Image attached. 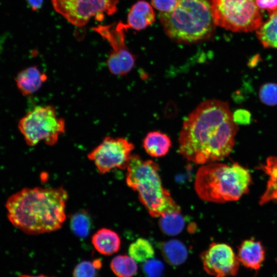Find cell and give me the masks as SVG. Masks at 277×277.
Wrapping results in <instances>:
<instances>
[{"instance_id":"obj_1","label":"cell","mask_w":277,"mask_h":277,"mask_svg":"<svg viewBox=\"0 0 277 277\" xmlns=\"http://www.w3.org/2000/svg\"><path fill=\"white\" fill-rule=\"evenodd\" d=\"M238 130L227 103L206 100L184 120L179 137V152L196 164L220 161L231 153Z\"/></svg>"},{"instance_id":"obj_2","label":"cell","mask_w":277,"mask_h":277,"mask_svg":"<svg viewBox=\"0 0 277 277\" xmlns=\"http://www.w3.org/2000/svg\"><path fill=\"white\" fill-rule=\"evenodd\" d=\"M67 191L58 188H25L7 200V217L13 225L29 234L55 231L66 219Z\"/></svg>"},{"instance_id":"obj_3","label":"cell","mask_w":277,"mask_h":277,"mask_svg":"<svg viewBox=\"0 0 277 277\" xmlns=\"http://www.w3.org/2000/svg\"><path fill=\"white\" fill-rule=\"evenodd\" d=\"M251 181L249 170L237 163L212 162L197 170L194 188L202 200L222 203L239 200L248 191Z\"/></svg>"},{"instance_id":"obj_4","label":"cell","mask_w":277,"mask_h":277,"mask_svg":"<svg viewBox=\"0 0 277 277\" xmlns=\"http://www.w3.org/2000/svg\"><path fill=\"white\" fill-rule=\"evenodd\" d=\"M212 0H178L171 11L161 12L162 26L171 38L183 43L205 40L212 35Z\"/></svg>"},{"instance_id":"obj_5","label":"cell","mask_w":277,"mask_h":277,"mask_svg":"<svg viewBox=\"0 0 277 277\" xmlns=\"http://www.w3.org/2000/svg\"><path fill=\"white\" fill-rule=\"evenodd\" d=\"M126 170L127 185L138 193L140 201L151 216L160 217L169 212H181L162 185L157 164L132 154Z\"/></svg>"},{"instance_id":"obj_6","label":"cell","mask_w":277,"mask_h":277,"mask_svg":"<svg viewBox=\"0 0 277 277\" xmlns=\"http://www.w3.org/2000/svg\"><path fill=\"white\" fill-rule=\"evenodd\" d=\"M214 24L233 32H251L263 23L255 0H212Z\"/></svg>"},{"instance_id":"obj_7","label":"cell","mask_w":277,"mask_h":277,"mask_svg":"<svg viewBox=\"0 0 277 277\" xmlns=\"http://www.w3.org/2000/svg\"><path fill=\"white\" fill-rule=\"evenodd\" d=\"M18 128L29 146H35L42 141L53 146L57 142L60 136L65 133V122L58 116L53 106H39L20 120Z\"/></svg>"},{"instance_id":"obj_8","label":"cell","mask_w":277,"mask_h":277,"mask_svg":"<svg viewBox=\"0 0 277 277\" xmlns=\"http://www.w3.org/2000/svg\"><path fill=\"white\" fill-rule=\"evenodd\" d=\"M119 0H51L54 10L72 25L82 27L92 18L103 21L114 14Z\"/></svg>"},{"instance_id":"obj_9","label":"cell","mask_w":277,"mask_h":277,"mask_svg":"<svg viewBox=\"0 0 277 277\" xmlns=\"http://www.w3.org/2000/svg\"><path fill=\"white\" fill-rule=\"evenodd\" d=\"M134 145L123 137L106 136L88 154L101 174H106L112 169H126L131 156Z\"/></svg>"},{"instance_id":"obj_10","label":"cell","mask_w":277,"mask_h":277,"mask_svg":"<svg viewBox=\"0 0 277 277\" xmlns=\"http://www.w3.org/2000/svg\"><path fill=\"white\" fill-rule=\"evenodd\" d=\"M205 271L214 277L235 275L240 263L232 248L224 243H211L200 254Z\"/></svg>"},{"instance_id":"obj_11","label":"cell","mask_w":277,"mask_h":277,"mask_svg":"<svg viewBox=\"0 0 277 277\" xmlns=\"http://www.w3.org/2000/svg\"><path fill=\"white\" fill-rule=\"evenodd\" d=\"M238 260L245 267L259 269L265 260V250L263 245L253 239L243 241L238 247Z\"/></svg>"},{"instance_id":"obj_12","label":"cell","mask_w":277,"mask_h":277,"mask_svg":"<svg viewBox=\"0 0 277 277\" xmlns=\"http://www.w3.org/2000/svg\"><path fill=\"white\" fill-rule=\"evenodd\" d=\"M155 13L151 5L143 0L138 1L130 8L125 23L126 28L141 30L155 21Z\"/></svg>"},{"instance_id":"obj_13","label":"cell","mask_w":277,"mask_h":277,"mask_svg":"<svg viewBox=\"0 0 277 277\" xmlns=\"http://www.w3.org/2000/svg\"><path fill=\"white\" fill-rule=\"evenodd\" d=\"M47 79V75L36 66L28 67L21 71L15 80L16 86L23 95L37 91Z\"/></svg>"},{"instance_id":"obj_14","label":"cell","mask_w":277,"mask_h":277,"mask_svg":"<svg viewBox=\"0 0 277 277\" xmlns=\"http://www.w3.org/2000/svg\"><path fill=\"white\" fill-rule=\"evenodd\" d=\"M135 56L126 47L116 51L111 50L107 60L109 71L116 75H124L133 68Z\"/></svg>"},{"instance_id":"obj_15","label":"cell","mask_w":277,"mask_h":277,"mask_svg":"<svg viewBox=\"0 0 277 277\" xmlns=\"http://www.w3.org/2000/svg\"><path fill=\"white\" fill-rule=\"evenodd\" d=\"M91 241L95 249L105 255H110L117 252L121 244L118 234L108 228L98 230L93 235Z\"/></svg>"},{"instance_id":"obj_16","label":"cell","mask_w":277,"mask_h":277,"mask_svg":"<svg viewBox=\"0 0 277 277\" xmlns=\"http://www.w3.org/2000/svg\"><path fill=\"white\" fill-rule=\"evenodd\" d=\"M145 151L151 156L162 157L169 151L171 141L166 134L159 131H151L147 134L143 142Z\"/></svg>"},{"instance_id":"obj_17","label":"cell","mask_w":277,"mask_h":277,"mask_svg":"<svg viewBox=\"0 0 277 277\" xmlns=\"http://www.w3.org/2000/svg\"><path fill=\"white\" fill-rule=\"evenodd\" d=\"M159 248L164 260L172 266H180L187 259V248L179 240L172 239L162 242L160 245Z\"/></svg>"},{"instance_id":"obj_18","label":"cell","mask_w":277,"mask_h":277,"mask_svg":"<svg viewBox=\"0 0 277 277\" xmlns=\"http://www.w3.org/2000/svg\"><path fill=\"white\" fill-rule=\"evenodd\" d=\"M269 12L268 19L256 30V35L265 48H277V9Z\"/></svg>"},{"instance_id":"obj_19","label":"cell","mask_w":277,"mask_h":277,"mask_svg":"<svg viewBox=\"0 0 277 277\" xmlns=\"http://www.w3.org/2000/svg\"><path fill=\"white\" fill-rule=\"evenodd\" d=\"M180 212H169L160 217L159 224L164 233L174 236L181 233L185 227V222Z\"/></svg>"},{"instance_id":"obj_20","label":"cell","mask_w":277,"mask_h":277,"mask_svg":"<svg viewBox=\"0 0 277 277\" xmlns=\"http://www.w3.org/2000/svg\"><path fill=\"white\" fill-rule=\"evenodd\" d=\"M110 268L117 277H132L137 271L136 261L127 255H118L111 260Z\"/></svg>"},{"instance_id":"obj_21","label":"cell","mask_w":277,"mask_h":277,"mask_svg":"<svg viewBox=\"0 0 277 277\" xmlns=\"http://www.w3.org/2000/svg\"><path fill=\"white\" fill-rule=\"evenodd\" d=\"M128 253L136 262L143 263L153 258L154 250L147 240L138 238L130 245Z\"/></svg>"},{"instance_id":"obj_22","label":"cell","mask_w":277,"mask_h":277,"mask_svg":"<svg viewBox=\"0 0 277 277\" xmlns=\"http://www.w3.org/2000/svg\"><path fill=\"white\" fill-rule=\"evenodd\" d=\"M71 227L73 232L81 236H85L90 229V221L84 213H77L71 218Z\"/></svg>"},{"instance_id":"obj_23","label":"cell","mask_w":277,"mask_h":277,"mask_svg":"<svg viewBox=\"0 0 277 277\" xmlns=\"http://www.w3.org/2000/svg\"><path fill=\"white\" fill-rule=\"evenodd\" d=\"M100 262L83 261L78 263L74 268L73 277H95L97 270L100 266Z\"/></svg>"},{"instance_id":"obj_24","label":"cell","mask_w":277,"mask_h":277,"mask_svg":"<svg viewBox=\"0 0 277 277\" xmlns=\"http://www.w3.org/2000/svg\"><path fill=\"white\" fill-rule=\"evenodd\" d=\"M261 101L269 106L277 105V85L269 83L263 85L259 92Z\"/></svg>"},{"instance_id":"obj_25","label":"cell","mask_w":277,"mask_h":277,"mask_svg":"<svg viewBox=\"0 0 277 277\" xmlns=\"http://www.w3.org/2000/svg\"><path fill=\"white\" fill-rule=\"evenodd\" d=\"M143 270L145 277H162L164 265L160 260L151 259L144 262Z\"/></svg>"},{"instance_id":"obj_26","label":"cell","mask_w":277,"mask_h":277,"mask_svg":"<svg viewBox=\"0 0 277 277\" xmlns=\"http://www.w3.org/2000/svg\"><path fill=\"white\" fill-rule=\"evenodd\" d=\"M153 6L161 12L172 11L176 6L178 0H151Z\"/></svg>"},{"instance_id":"obj_27","label":"cell","mask_w":277,"mask_h":277,"mask_svg":"<svg viewBox=\"0 0 277 277\" xmlns=\"http://www.w3.org/2000/svg\"><path fill=\"white\" fill-rule=\"evenodd\" d=\"M233 120L236 124L246 125L250 123L251 114L245 109H238L232 114Z\"/></svg>"},{"instance_id":"obj_28","label":"cell","mask_w":277,"mask_h":277,"mask_svg":"<svg viewBox=\"0 0 277 277\" xmlns=\"http://www.w3.org/2000/svg\"><path fill=\"white\" fill-rule=\"evenodd\" d=\"M259 9L271 12L277 9V0H255Z\"/></svg>"},{"instance_id":"obj_29","label":"cell","mask_w":277,"mask_h":277,"mask_svg":"<svg viewBox=\"0 0 277 277\" xmlns=\"http://www.w3.org/2000/svg\"><path fill=\"white\" fill-rule=\"evenodd\" d=\"M27 2L32 10L36 11L42 7L44 0H27Z\"/></svg>"},{"instance_id":"obj_30","label":"cell","mask_w":277,"mask_h":277,"mask_svg":"<svg viewBox=\"0 0 277 277\" xmlns=\"http://www.w3.org/2000/svg\"><path fill=\"white\" fill-rule=\"evenodd\" d=\"M19 277H54V276H47V275H26V274H22L20 276H19Z\"/></svg>"}]
</instances>
